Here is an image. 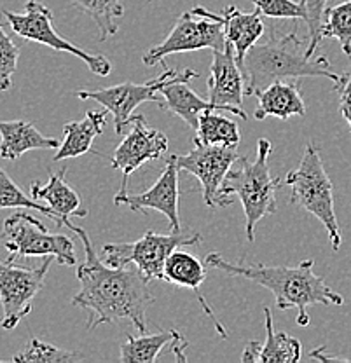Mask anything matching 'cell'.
Masks as SVG:
<instances>
[{
	"label": "cell",
	"instance_id": "obj_29",
	"mask_svg": "<svg viewBox=\"0 0 351 363\" xmlns=\"http://www.w3.org/2000/svg\"><path fill=\"white\" fill-rule=\"evenodd\" d=\"M82 357L70 353V351L56 347L52 344L44 342V340L33 337L30 339L28 346L21 353L14 354L13 362L18 363H63V362H75L81 360Z\"/></svg>",
	"mask_w": 351,
	"mask_h": 363
},
{
	"label": "cell",
	"instance_id": "obj_11",
	"mask_svg": "<svg viewBox=\"0 0 351 363\" xmlns=\"http://www.w3.org/2000/svg\"><path fill=\"white\" fill-rule=\"evenodd\" d=\"M163 63V62H161ZM163 74L157 75L156 79L143 84H135V82H121V84L111 86V88H101L93 91H77V98L81 100H93L104 105L108 113L114 117V130L117 135H123L128 126H131L135 111L138 105L147 104V101H154L160 107L165 108L163 101L157 98L161 88L165 86L166 81L175 77L179 74L177 68H169L163 63Z\"/></svg>",
	"mask_w": 351,
	"mask_h": 363
},
{
	"label": "cell",
	"instance_id": "obj_5",
	"mask_svg": "<svg viewBox=\"0 0 351 363\" xmlns=\"http://www.w3.org/2000/svg\"><path fill=\"white\" fill-rule=\"evenodd\" d=\"M285 184L290 185V203L311 213L325 227L332 250L341 247V229L334 208V187L323 168L320 150L313 142L306 145L299 166L286 173Z\"/></svg>",
	"mask_w": 351,
	"mask_h": 363
},
{
	"label": "cell",
	"instance_id": "obj_6",
	"mask_svg": "<svg viewBox=\"0 0 351 363\" xmlns=\"http://www.w3.org/2000/svg\"><path fill=\"white\" fill-rule=\"evenodd\" d=\"M199 233L157 234L147 230L131 243H108L104 247V262L108 266L123 267L135 264L149 281L165 279V264L168 257L180 247H196L201 243Z\"/></svg>",
	"mask_w": 351,
	"mask_h": 363
},
{
	"label": "cell",
	"instance_id": "obj_3",
	"mask_svg": "<svg viewBox=\"0 0 351 363\" xmlns=\"http://www.w3.org/2000/svg\"><path fill=\"white\" fill-rule=\"evenodd\" d=\"M309 40L299 39L297 30L277 35L271 28L264 43H257L248 51L243 63L245 96H257L262 89L277 81L301 77H327L334 89L345 81V74L332 70L325 55L309 56Z\"/></svg>",
	"mask_w": 351,
	"mask_h": 363
},
{
	"label": "cell",
	"instance_id": "obj_19",
	"mask_svg": "<svg viewBox=\"0 0 351 363\" xmlns=\"http://www.w3.org/2000/svg\"><path fill=\"white\" fill-rule=\"evenodd\" d=\"M222 16H224L225 40L233 44L238 65L243 70V63L248 51L266 33V26L260 18L262 14L257 9L252 11V13H245V11L238 9L236 6H228L222 11Z\"/></svg>",
	"mask_w": 351,
	"mask_h": 363
},
{
	"label": "cell",
	"instance_id": "obj_9",
	"mask_svg": "<svg viewBox=\"0 0 351 363\" xmlns=\"http://www.w3.org/2000/svg\"><path fill=\"white\" fill-rule=\"evenodd\" d=\"M2 14L6 16L13 32L20 35L21 39L44 44L60 52H69L75 58L82 60L94 75L107 77L111 74L112 65L104 55H93V52L84 51V49L72 44L70 40L63 39L56 32L55 26H52V11L44 4L37 2V0H28L23 13H13V11L4 9Z\"/></svg>",
	"mask_w": 351,
	"mask_h": 363
},
{
	"label": "cell",
	"instance_id": "obj_26",
	"mask_svg": "<svg viewBox=\"0 0 351 363\" xmlns=\"http://www.w3.org/2000/svg\"><path fill=\"white\" fill-rule=\"evenodd\" d=\"M6 208H25V210H37L48 218H51L58 227H63V220L48 206L46 203H40L33 199L32 196H26L13 179L0 168V210Z\"/></svg>",
	"mask_w": 351,
	"mask_h": 363
},
{
	"label": "cell",
	"instance_id": "obj_2",
	"mask_svg": "<svg viewBox=\"0 0 351 363\" xmlns=\"http://www.w3.org/2000/svg\"><path fill=\"white\" fill-rule=\"evenodd\" d=\"M205 264L210 269H218L229 276H241L264 286L274 295L277 308L297 309L296 321L301 327H308V308L315 304L342 306L345 298L332 290L322 276L313 272L315 260L306 259L297 266H266V264H233L218 253H208Z\"/></svg>",
	"mask_w": 351,
	"mask_h": 363
},
{
	"label": "cell",
	"instance_id": "obj_30",
	"mask_svg": "<svg viewBox=\"0 0 351 363\" xmlns=\"http://www.w3.org/2000/svg\"><path fill=\"white\" fill-rule=\"evenodd\" d=\"M327 0H301V6L304 7V21L308 25V55L316 56L320 43H322V23L325 14Z\"/></svg>",
	"mask_w": 351,
	"mask_h": 363
},
{
	"label": "cell",
	"instance_id": "obj_16",
	"mask_svg": "<svg viewBox=\"0 0 351 363\" xmlns=\"http://www.w3.org/2000/svg\"><path fill=\"white\" fill-rule=\"evenodd\" d=\"M198 72L186 68V70L179 72L175 77H172L169 81L165 82V86L161 88L160 94L165 98V108H168L169 112L179 116L184 123H187L189 128L192 130H198L199 124V113L205 111H217V112H229L228 108L221 107V105L211 104L205 98L199 96L198 93H194L189 88V82L192 79L198 77Z\"/></svg>",
	"mask_w": 351,
	"mask_h": 363
},
{
	"label": "cell",
	"instance_id": "obj_12",
	"mask_svg": "<svg viewBox=\"0 0 351 363\" xmlns=\"http://www.w3.org/2000/svg\"><path fill=\"white\" fill-rule=\"evenodd\" d=\"M180 169L191 173L201 184L203 201L210 208H222L221 189L229 169L240 159L236 147L205 145L194 142V149L187 154L169 156Z\"/></svg>",
	"mask_w": 351,
	"mask_h": 363
},
{
	"label": "cell",
	"instance_id": "obj_27",
	"mask_svg": "<svg viewBox=\"0 0 351 363\" xmlns=\"http://www.w3.org/2000/svg\"><path fill=\"white\" fill-rule=\"evenodd\" d=\"M70 2L93 18L100 30L101 40L116 35L117 25L114 20L124 14V7L121 6L119 0H70Z\"/></svg>",
	"mask_w": 351,
	"mask_h": 363
},
{
	"label": "cell",
	"instance_id": "obj_28",
	"mask_svg": "<svg viewBox=\"0 0 351 363\" xmlns=\"http://www.w3.org/2000/svg\"><path fill=\"white\" fill-rule=\"evenodd\" d=\"M322 37L338 40L342 52L351 58V0L325 9Z\"/></svg>",
	"mask_w": 351,
	"mask_h": 363
},
{
	"label": "cell",
	"instance_id": "obj_33",
	"mask_svg": "<svg viewBox=\"0 0 351 363\" xmlns=\"http://www.w3.org/2000/svg\"><path fill=\"white\" fill-rule=\"evenodd\" d=\"M335 91H339V108H341L342 117L346 119L351 131V72L345 74V81L335 88Z\"/></svg>",
	"mask_w": 351,
	"mask_h": 363
},
{
	"label": "cell",
	"instance_id": "obj_17",
	"mask_svg": "<svg viewBox=\"0 0 351 363\" xmlns=\"http://www.w3.org/2000/svg\"><path fill=\"white\" fill-rule=\"evenodd\" d=\"M206 267L208 266H206L205 262H201L198 257H194L189 252H184V247H180L168 257V260H166L165 281L192 290L196 297H198L199 304H201L203 313L208 318H211V321H213L215 330L221 334L222 339H228L229 332L225 330V327L221 323V320L215 316L213 309L210 308L206 298L201 295V285L206 279Z\"/></svg>",
	"mask_w": 351,
	"mask_h": 363
},
{
	"label": "cell",
	"instance_id": "obj_20",
	"mask_svg": "<svg viewBox=\"0 0 351 363\" xmlns=\"http://www.w3.org/2000/svg\"><path fill=\"white\" fill-rule=\"evenodd\" d=\"M108 111H91L86 113L84 119L72 121L63 126V140L56 149L52 161H63V159H72L84 156V154H98L93 150V142L96 136L101 135L105 123H107Z\"/></svg>",
	"mask_w": 351,
	"mask_h": 363
},
{
	"label": "cell",
	"instance_id": "obj_24",
	"mask_svg": "<svg viewBox=\"0 0 351 363\" xmlns=\"http://www.w3.org/2000/svg\"><path fill=\"white\" fill-rule=\"evenodd\" d=\"M266 318V342L260 350L259 363H296L303 358V346L296 337L286 332L274 330L273 313L269 308H264Z\"/></svg>",
	"mask_w": 351,
	"mask_h": 363
},
{
	"label": "cell",
	"instance_id": "obj_25",
	"mask_svg": "<svg viewBox=\"0 0 351 363\" xmlns=\"http://www.w3.org/2000/svg\"><path fill=\"white\" fill-rule=\"evenodd\" d=\"M241 140L240 128L234 121L218 116L217 111H205L199 113V124L196 130L194 142L205 145L236 147Z\"/></svg>",
	"mask_w": 351,
	"mask_h": 363
},
{
	"label": "cell",
	"instance_id": "obj_21",
	"mask_svg": "<svg viewBox=\"0 0 351 363\" xmlns=\"http://www.w3.org/2000/svg\"><path fill=\"white\" fill-rule=\"evenodd\" d=\"M166 346L173 347L177 360L186 362V339L180 332L177 330H165L157 334H142L140 337L128 335L126 340L121 344V357L119 360L123 363H152L160 357L161 351Z\"/></svg>",
	"mask_w": 351,
	"mask_h": 363
},
{
	"label": "cell",
	"instance_id": "obj_8",
	"mask_svg": "<svg viewBox=\"0 0 351 363\" xmlns=\"http://www.w3.org/2000/svg\"><path fill=\"white\" fill-rule=\"evenodd\" d=\"M2 238L9 260L18 257H55L62 266H77L74 240L49 233L39 218L25 211H16L4 220Z\"/></svg>",
	"mask_w": 351,
	"mask_h": 363
},
{
	"label": "cell",
	"instance_id": "obj_23",
	"mask_svg": "<svg viewBox=\"0 0 351 363\" xmlns=\"http://www.w3.org/2000/svg\"><path fill=\"white\" fill-rule=\"evenodd\" d=\"M257 98L259 105L254 113L257 121H264L267 117H278V119L286 121L292 116H306L304 98L297 82L277 81L260 91Z\"/></svg>",
	"mask_w": 351,
	"mask_h": 363
},
{
	"label": "cell",
	"instance_id": "obj_14",
	"mask_svg": "<svg viewBox=\"0 0 351 363\" xmlns=\"http://www.w3.org/2000/svg\"><path fill=\"white\" fill-rule=\"evenodd\" d=\"M179 172L180 168L172 157H166V168L161 173L160 179L154 182L149 191L142 194H130L128 189H119L114 196V203L117 206H128L131 211L156 210L163 213L169 222L172 233H180V215H179Z\"/></svg>",
	"mask_w": 351,
	"mask_h": 363
},
{
	"label": "cell",
	"instance_id": "obj_31",
	"mask_svg": "<svg viewBox=\"0 0 351 363\" xmlns=\"http://www.w3.org/2000/svg\"><path fill=\"white\" fill-rule=\"evenodd\" d=\"M18 60H20V48L13 43L0 23V91H7L13 86Z\"/></svg>",
	"mask_w": 351,
	"mask_h": 363
},
{
	"label": "cell",
	"instance_id": "obj_10",
	"mask_svg": "<svg viewBox=\"0 0 351 363\" xmlns=\"http://www.w3.org/2000/svg\"><path fill=\"white\" fill-rule=\"evenodd\" d=\"M55 257H44L39 267L14 266V260H0V306L4 330H13L32 313L33 298L43 290L44 279L55 262Z\"/></svg>",
	"mask_w": 351,
	"mask_h": 363
},
{
	"label": "cell",
	"instance_id": "obj_15",
	"mask_svg": "<svg viewBox=\"0 0 351 363\" xmlns=\"http://www.w3.org/2000/svg\"><path fill=\"white\" fill-rule=\"evenodd\" d=\"M243 70L238 65L233 44L225 40V48L222 51H213L208 79V100L247 121L248 116L243 108Z\"/></svg>",
	"mask_w": 351,
	"mask_h": 363
},
{
	"label": "cell",
	"instance_id": "obj_18",
	"mask_svg": "<svg viewBox=\"0 0 351 363\" xmlns=\"http://www.w3.org/2000/svg\"><path fill=\"white\" fill-rule=\"evenodd\" d=\"M30 196L40 203H46L63 220V227L70 224L69 217H88V210L82 206L81 196L65 180V169L51 173L46 185L33 182L30 185Z\"/></svg>",
	"mask_w": 351,
	"mask_h": 363
},
{
	"label": "cell",
	"instance_id": "obj_35",
	"mask_svg": "<svg viewBox=\"0 0 351 363\" xmlns=\"http://www.w3.org/2000/svg\"><path fill=\"white\" fill-rule=\"evenodd\" d=\"M323 351H325V347H316V350L311 353V358H315V360H323V362H327V360H345V358H341V357H328V354L323 353Z\"/></svg>",
	"mask_w": 351,
	"mask_h": 363
},
{
	"label": "cell",
	"instance_id": "obj_1",
	"mask_svg": "<svg viewBox=\"0 0 351 363\" xmlns=\"http://www.w3.org/2000/svg\"><path fill=\"white\" fill-rule=\"evenodd\" d=\"M84 245V262L77 266L81 290L72 297V304L86 309L88 330L105 323L130 321L140 334H147V308L154 302L149 279L135 264L114 267L98 257L88 230L74 224L67 225Z\"/></svg>",
	"mask_w": 351,
	"mask_h": 363
},
{
	"label": "cell",
	"instance_id": "obj_22",
	"mask_svg": "<svg viewBox=\"0 0 351 363\" xmlns=\"http://www.w3.org/2000/svg\"><path fill=\"white\" fill-rule=\"evenodd\" d=\"M56 138L44 136L26 121H0V156L9 161H16L28 150L58 149Z\"/></svg>",
	"mask_w": 351,
	"mask_h": 363
},
{
	"label": "cell",
	"instance_id": "obj_4",
	"mask_svg": "<svg viewBox=\"0 0 351 363\" xmlns=\"http://www.w3.org/2000/svg\"><path fill=\"white\" fill-rule=\"evenodd\" d=\"M273 150V143L266 138L257 142V157L250 161L240 156L229 169L221 189L222 208L233 204V196H238L247 218V240L254 243L255 227L259 220L277 211V191L282 187V179H273L267 166V157Z\"/></svg>",
	"mask_w": 351,
	"mask_h": 363
},
{
	"label": "cell",
	"instance_id": "obj_32",
	"mask_svg": "<svg viewBox=\"0 0 351 363\" xmlns=\"http://www.w3.org/2000/svg\"><path fill=\"white\" fill-rule=\"evenodd\" d=\"M255 9L266 18L304 20V7L294 0H252Z\"/></svg>",
	"mask_w": 351,
	"mask_h": 363
},
{
	"label": "cell",
	"instance_id": "obj_34",
	"mask_svg": "<svg viewBox=\"0 0 351 363\" xmlns=\"http://www.w3.org/2000/svg\"><path fill=\"white\" fill-rule=\"evenodd\" d=\"M260 350H262V344H260L259 340H250V342L245 346L243 353H241V357H240V362H243V363H247V362L259 363Z\"/></svg>",
	"mask_w": 351,
	"mask_h": 363
},
{
	"label": "cell",
	"instance_id": "obj_7",
	"mask_svg": "<svg viewBox=\"0 0 351 363\" xmlns=\"http://www.w3.org/2000/svg\"><path fill=\"white\" fill-rule=\"evenodd\" d=\"M225 48L224 16L215 14L205 7H194L184 13L173 25L172 32L161 44L154 45L143 55V63L154 67L161 63L166 56L179 52L211 49L222 51Z\"/></svg>",
	"mask_w": 351,
	"mask_h": 363
},
{
	"label": "cell",
	"instance_id": "obj_13",
	"mask_svg": "<svg viewBox=\"0 0 351 363\" xmlns=\"http://www.w3.org/2000/svg\"><path fill=\"white\" fill-rule=\"evenodd\" d=\"M168 136L160 130L150 128L140 113L133 116L130 133L124 136L123 142L114 150V156L111 157L112 166L123 173L121 189H128V179L131 173L142 168L145 162L163 159L168 152Z\"/></svg>",
	"mask_w": 351,
	"mask_h": 363
}]
</instances>
